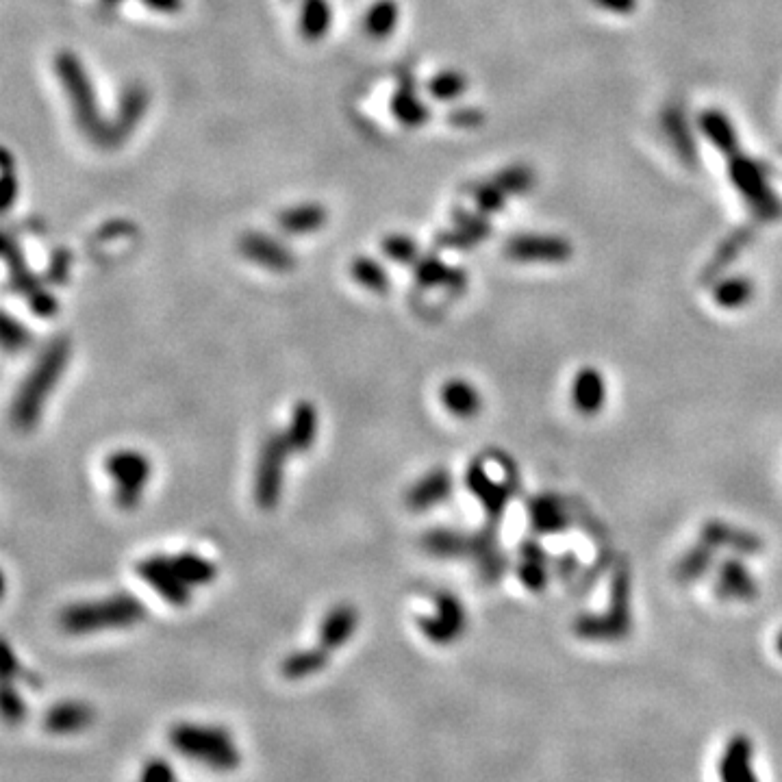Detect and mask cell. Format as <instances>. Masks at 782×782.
<instances>
[{
    "mask_svg": "<svg viewBox=\"0 0 782 782\" xmlns=\"http://www.w3.org/2000/svg\"><path fill=\"white\" fill-rule=\"evenodd\" d=\"M70 355L72 348L66 337L53 339V342L40 352V357H37L31 372L18 389L14 405H11V422H14L20 431H31V428L40 422L50 391L57 387L59 378L66 372Z\"/></svg>",
    "mask_w": 782,
    "mask_h": 782,
    "instance_id": "1",
    "label": "cell"
},
{
    "mask_svg": "<svg viewBox=\"0 0 782 782\" xmlns=\"http://www.w3.org/2000/svg\"><path fill=\"white\" fill-rule=\"evenodd\" d=\"M146 617L142 600L131 594H113L98 600H83L66 607L59 615V624L70 635H94L103 630L131 628Z\"/></svg>",
    "mask_w": 782,
    "mask_h": 782,
    "instance_id": "2",
    "label": "cell"
},
{
    "mask_svg": "<svg viewBox=\"0 0 782 782\" xmlns=\"http://www.w3.org/2000/svg\"><path fill=\"white\" fill-rule=\"evenodd\" d=\"M55 70L70 98L79 129L90 135L92 142L109 146V122L100 116L94 85L87 77L81 59L72 50H61L55 57Z\"/></svg>",
    "mask_w": 782,
    "mask_h": 782,
    "instance_id": "3",
    "label": "cell"
},
{
    "mask_svg": "<svg viewBox=\"0 0 782 782\" xmlns=\"http://www.w3.org/2000/svg\"><path fill=\"white\" fill-rule=\"evenodd\" d=\"M170 739L176 750L189 756V759L203 761L207 767L231 769L239 761L229 733H224L222 728L181 724L172 728Z\"/></svg>",
    "mask_w": 782,
    "mask_h": 782,
    "instance_id": "4",
    "label": "cell"
},
{
    "mask_svg": "<svg viewBox=\"0 0 782 782\" xmlns=\"http://www.w3.org/2000/svg\"><path fill=\"white\" fill-rule=\"evenodd\" d=\"M105 472L116 485V504L122 511H133L142 502L146 485L153 476V463L140 450H116L105 461Z\"/></svg>",
    "mask_w": 782,
    "mask_h": 782,
    "instance_id": "5",
    "label": "cell"
},
{
    "mask_svg": "<svg viewBox=\"0 0 782 782\" xmlns=\"http://www.w3.org/2000/svg\"><path fill=\"white\" fill-rule=\"evenodd\" d=\"M289 452H292V448H289L285 433L272 431L263 439L255 470V502L263 511H272L279 507Z\"/></svg>",
    "mask_w": 782,
    "mask_h": 782,
    "instance_id": "6",
    "label": "cell"
},
{
    "mask_svg": "<svg viewBox=\"0 0 782 782\" xmlns=\"http://www.w3.org/2000/svg\"><path fill=\"white\" fill-rule=\"evenodd\" d=\"M135 572L172 607H185L192 600V587L176 572L174 561L163 557V554H153V557L142 559L135 565Z\"/></svg>",
    "mask_w": 782,
    "mask_h": 782,
    "instance_id": "7",
    "label": "cell"
},
{
    "mask_svg": "<svg viewBox=\"0 0 782 782\" xmlns=\"http://www.w3.org/2000/svg\"><path fill=\"white\" fill-rule=\"evenodd\" d=\"M237 248L246 259L270 272H289L296 268L294 252L268 233L250 231L239 237Z\"/></svg>",
    "mask_w": 782,
    "mask_h": 782,
    "instance_id": "8",
    "label": "cell"
},
{
    "mask_svg": "<svg viewBox=\"0 0 782 782\" xmlns=\"http://www.w3.org/2000/svg\"><path fill=\"white\" fill-rule=\"evenodd\" d=\"M437 613L431 617H420V630L439 646L457 639L465 628V613L459 600L450 594H437L435 598Z\"/></svg>",
    "mask_w": 782,
    "mask_h": 782,
    "instance_id": "9",
    "label": "cell"
},
{
    "mask_svg": "<svg viewBox=\"0 0 782 782\" xmlns=\"http://www.w3.org/2000/svg\"><path fill=\"white\" fill-rule=\"evenodd\" d=\"M148 109V92L144 85H129L120 98L116 118L109 122V146H116L129 137L142 122Z\"/></svg>",
    "mask_w": 782,
    "mask_h": 782,
    "instance_id": "10",
    "label": "cell"
},
{
    "mask_svg": "<svg viewBox=\"0 0 782 782\" xmlns=\"http://www.w3.org/2000/svg\"><path fill=\"white\" fill-rule=\"evenodd\" d=\"M754 748L746 735H737L726 743L720 759V780L722 782H759L752 767Z\"/></svg>",
    "mask_w": 782,
    "mask_h": 782,
    "instance_id": "11",
    "label": "cell"
},
{
    "mask_svg": "<svg viewBox=\"0 0 782 782\" xmlns=\"http://www.w3.org/2000/svg\"><path fill=\"white\" fill-rule=\"evenodd\" d=\"M359 624L357 609L352 604H335V607L324 615L320 624V643L326 650H337L355 635Z\"/></svg>",
    "mask_w": 782,
    "mask_h": 782,
    "instance_id": "12",
    "label": "cell"
},
{
    "mask_svg": "<svg viewBox=\"0 0 782 782\" xmlns=\"http://www.w3.org/2000/svg\"><path fill=\"white\" fill-rule=\"evenodd\" d=\"M450 489H452V481L446 470L428 472L407 491V507L418 513L433 509L441 500L448 498Z\"/></svg>",
    "mask_w": 782,
    "mask_h": 782,
    "instance_id": "13",
    "label": "cell"
},
{
    "mask_svg": "<svg viewBox=\"0 0 782 782\" xmlns=\"http://www.w3.org/2000/svg\"><path fill=\"white\" fill-rule=\"evenodd\" d=\"M318 409L313 402L302 400L292 409V418H289L285 437L289 441V448L294 452H307L318 437Z\"/></svg>",
    "mask_w": 782,
    "mask_h": 782,
    "instance_id": "14",
    "label": "cell"
},
{
    "mask_svg": "<svg viewBox=\"0 0 782 782\" xmlns=\"http://www.w3.org/2000/svg\"><path fill=\"white\" fill-rule=\"evenodd\" d=\"M326 220H329V213L318 203H302L296 207H289L283 213H279V222L281 231L287 235H309V233H318L324 229Z\"/></svg>",
    "mask_w": 782,
    "mask_h": 782,
    "instance_id": "15",
    "label": "cell"
},
{
    "mask_svg": "<svg viewBox=\"0 0 782 782\" xmlns=\"http://www.w3.org/2000/svg\"><path fill=\"white\" fill-rule=\"evenodd\" d=\"M391 113H394L398 122L409 126V129L426 124L428 116H431L428 107L418 98V94H415V87L409 77L400 81L396 94L391 96Z\"/></svg>",
    "mask_w": 782,
    "mask_h": 782,
    "instance_id": "16",
    "label": "cell"
},
{
    "mask_svg": "<svg viewBox=\"0 0 782 782\" xmlns=\"http://www.w3.org/2000/svg\"><path fill=\"white\" fill-rule=\"evenodd\" d=\"M333 24V9L329 0H302L298 29L307 42H320Z\"/></svg>",
    "mask_w": 782,
    "mask_h": 782,
    "instance_id": "17",
    "label": "cell"
},
{
    "mask_svg": "<svg viewBox=\"0 0 782 782\" xmlns=\"http://www.w3.org/2000/svg\"><path fill=\"white\" fill-rule=\"evenodd\" d=\"M92 709L83 702H61L46 715V728L50 733H77V730L90 726Z\"/></svg>",
    "mask_w": 782,
    "mask_h": 782,
    "instance_id": "18",
    "label": "cell"
},
{
    "mask_svg": "<svg viewBox=\"0 0 782 782\" xmlns=\"http://www.w3.org/2000/svg\"><path fill=\"white\" fill-rule=\"evenodd\" d=\"M415 281L422 287H463L465 276L461 270L446 268L437 257H420L415 261Z\"/></svg>",
    "mask_w": 782,
    "mask_h": 782,
    "instance_id": "19",
    "label": "cell"
},
{
    "mask_svg": "<svg viewBox=\"0 0 782 782\" xmlns=\"http://www.w3.org/2000/svg\"><path fill=\"white\" fill-rule=\"evenodd\" d=\"M400 20V5L396 0H376V3L365 11L363 16V31L374 40H385L396 31Z\"/></svg>",
    "mask_w": 782,
    "mask_h": 782,
    "instance_id": "20",
    "label": "cell"
},
{
    "mask_svg": "<svg viewBox=\"0 0 782 782\" xmlns=\"http://www.w3.org/2000/svg\"><path fill=\"white\" fill-rule=\"evenodd\" d=\"M176 572L181 574V578L189 587H203L216 580L218 576V567L213 561L200 557L196 552H181L172 559Z\"/></svg>",
    "mask_w": 782,
    "mask_h": 782,
    "instance_id": "21",
    "label": "cell"
},
{
    "mask_svg": "<svg viewBox=\"0 0 782 782\" xmlns=\"http://www.w3.org/2000/svg\"><path fill=\"white\" fill-rule=\"evenodd\" d=\"M441 400H444V407L459 415V418H472V415L481 409V398H478L476 389L465 383V381H448L446 387L441 389Z\"/></svg>",
    "mask_w": 782,
    "mask_h": 782,
    "instance_id": "22",
    "label": "cell"
},
{
    "mask_svg": "<svg viewBox=\"0 0 782 782\" xmlns=\"http://www.w3.org/2000/svg\"><path fill=\"white\" fill-rule=\"evenodd\" d=\"M326 663H329V654H326V648H309V650H300L289 654V657L283 661V674L287 678H305L311 674H318L324 670Z\"/></svg>",
    "mask_w": 782,
    "mask_h": 782,
    "instance_id": "23",
    "label": "cell"
},
{
    "mask_svg": "<svg viewBox=\"0 0 782 782\" xmlns=\"http://www.w3.org/2000/svg\"><path fill=\"white\" fill-rule=\"evenodd\" d=\"M350 274L361 287L370 289V292H376V294L387 292L389 285H391L389 272L372 257H357L355 261H352Z\"/></svg>",
    "mask_w": 782,
    "mask_h": 782,
    "instance_id": "24",
    "label": "cell"
},
{
    "mask_svg": "<svg viewBox=\"0 0 782 782\" xmlns=\"http://www.w3.org/2000/svg\"><path fill=\"white\" fill-rule=\"evenodd\" d=\"M468 90V79L457 70H444L428 81V94L437 100H454Z\"/></svg>",
    "mask_w": 782,
    "mask_h": 782,
    "instance_id": "25",
    "label": "cell"
},
{
    "mask_svg": "<svg viewBox=\"0 0 782 782\" xmlns=\"http://www.w3.org/2000/svg\"><path fill=\"white\" fill-rule=\"evenodd\" d=\"M381 250L396 263H415L420 259V248L409 235L394 233L381 242Z\"/></svg>",
    "mask_w": 782,
    "mask_h": 782,
    "instance_id": "26",
    "label": "cell"
},
{
    "mask_svg": "<svg viewBox=\"0 0 782 782\" xmlns=\"http://www.w3.org/2000/svg\"><path fill=\"white\" fill-rule=\"evenodd\" d=\"M31 344V333L27 326L18 322L16 318H11L9 313L3 315V348L9 355L14 352H22Z\"/></svg>",
    "mask_w": 782,
    "mask_h": 782,
    "instance_id": "27",
    "label": "cell"
},
{
    "mask_svg": "<svg viewBox=\"0 0 782 782\" xmlns=\"http://www.w3.org/2000/svg\"><path fill=\"white\" fill-rule=\"evenodd\" d=\"M424 548L431 552V554H437V557H454V554H459L463 544L461 539L450 533V531H431L424 535Z\"/></svg>",
    "mask_w": 782,
    "mask_h": 782,
    "instance_id": "28",
    "label": "cell"
},
{
    "mask_svg": "<svg viewBox=\"0 0 782 782\" xmlns=\"http://www.w3.org/2000/svg\"><path fill=\"white\" fill-rule=\"evenodd\" d=\"M29 298V307L35 315H40V318H53V315L57 313L59 305H57V298L53 294H48L46 289H37V292H33Z\"/></svg>",
    "mask_w": 782,
    "mask_h": 782,
    "instance_id": "29",
    "label": "cell"
},
{
    "mask_svg": "<svg viewBox=\"0 0 782 782\" xmlns=\"http://www.w3.org/2000/svg\"><path fill=\"white\" fill-rule=\"evenodd\" d=\"M474 198L483 211H496L504 200V189L500 185H478L474 189Z\"/></svg>",
    "mask_w": 782,
    "mask_h": 782,
    "instance_id": "30",
    "label": "cell"
},
{
    "mask_svg": "<svg viewBox=\"0 0 782 782\" xmlns=\"http://www.w3.org/2000/svg\"><path fill=\"white\" fill-rule=\"evenodd\" d=\"M70 252L68 250H57L55 252V261L50 263V270H48V281H55V283H63V279H66L68 272H70Z\"/></svg>",
    "mask_w": 782,
    "mask_h": 782,
    "instance_id": "31",
    "label": "cell"
},
{
    "mask_svg": "<svg viewBox=\"0 0 782 782\" xmlns=\"http://www.w3.org/2000/svg\"><path fill=\"white\" fill-rule=\"evenodd\" d=\"M3 706H5L7 720H11V722H20L22 717H24V702H22V698H20V693H16L9 685H7V689H5Z\"/></svg>",
    "mask_w": 782,
    "mask_h": 782,
    "instance_id": "32",
    "label": "cell"
},
{
    "mask_svg": "<svg viewBox=\"0 0 782 782\" xmlns=\"http://www.w3.org/2000/svg\"><path fill=\"white\" fill-rule=\"evenodd\" d=\"M528 183H531V174L520 168L504 172V176L500 179V187L504 192H520V189H524Z\"/></svg>",
    "mask_w": 782,
    "mask_h": 782,
    "instance_id": "33",
    "label": "cell"
},
{
    "mask_svg": "<svg viewBox=\"0 0 782 782\" xmlns=\"http://www.w3.org/2000/svg\"><path fill=\"white\" fill-rule=\"evenodd\" d=\"M3 170H5V200H3V209L7 211L11 207V203H14L16 198V174L11 172V159H9V153H5V159H3Z\"/></svg>",
    "mask_w": 782,
    "mask_h": 782,
    "instance_id": "34",
    "label": "cell"
},
{
    "mask_svg": "<svg viewBox=\"0 0 782 782\" xmlns=\"http://www.w3.org/2000/svg\"><path fill=\"white\" fill-rule=\"evenodd\" d=\"M142 782H172V772L170 767L163 763V761H157V763H150L146 767V772L142 776Z\"/></svg>",
    "mask_w": 782,
    "mask_h": 782,
    "instance_id": "35",
    "label": "cell"
},
{
    "mask_svg": "<svg viewBox=\"0 0 782 782\" xmlns=\"http://www.w3.org/2000/svg\"><path fill=\"white\" fill-rule=\"evenodd\" d=\"M142 3L153 9V11H159V14H179V11L183 9V0H142Z\"/></svg>",
    "mask_w": 782,
    "mask_h": 782,
    "instance_id": "36",
    "label": "cell"
},
{
    "mask_svg": "<svg viewBox=\"0 0 782 782\" xmlns=\"http://www.w3.org/2000/svg\"><path fill=\"white\" fill-rule=\"evenodd\" d=\"M450 120H452V124L465 126V129H470V126L481 124L483 116L478 111H474V109H461V111L454 113V116H450Z\"/></svg>",
    "mask_w": 782,
    "mask_h": 782,
    "instance_id": "37",
    "label": "cell"
},
{
    "mask_svg": "<svg viewBox=\"0 0 782 782\" xmlns=\"http://www.w3.org/2000/svg\"><path fill=\"white\" fill-rule=\"evenodd\" d=\"M596 3L604 9L615 11V14H628L635 9V0H596Z\"/></svg>",
    "mask_w": 782,
    "mask_h": 782,
    "instance_id": "38",
    "label": "cell"
},
{
    "mask_svg": "<svg viewBox=\"0 0 782 782\" xmlns=\"http://www.w3.org/2000/svg\"><path fill=\"white\" fill-rule=\"evenodd\" d=\"M103 3L109 7H118V5H122V0H103Z\"/></svg>",
    "mask_w": 782,
    "mask_h": 782,
    "instance_id": "39",
    "label": "cell"
},
{
    "mask_svg": "<svg viewBox=\"0 0 782 782\" xmlns=\"http://www.w3.org/2000/svg\"><path fill=\"white\" fill-rule=\"evenodd\" d=\"M780 652H782V641H780Z\"/></svg>",
    "mask_w": 782,
    "mask_h": 782,
    "instance_id": "40",
    "label": "cell"
}]
</instances>
